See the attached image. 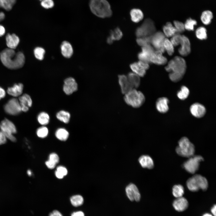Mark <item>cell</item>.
Returning <instances> with one entry per match:
<instances>
[{
	"label": "cell",
	"instance_id": "816d5d0a",
	"mask_svg": "<svg viewBox=\"0 0 216 216\" xmlns=\"http://www.w3.org/2000/svg\"><path fill=\"white\" fill-rule=\"evenodd\" d=\"M46 165L49 169H53L55 168L56 164L52 161L49 160L46 161L45 163Z\"/></svg>",
	"mask_w": 216,
	"mask_h": 216
},
{
	"label": "cell",
	"instance_id": "4dcf8cb0",
	"mask_svg": "<svg viewBox=\"0 0 216 216\" xmlns=\"http://www.w3.org/2000/svg\"><path fill=\"white\" fill-rule=\"evenodd\" d=\"M56 117L59 121L67 124L69 122L70 115L68 112L62 110L57 113Z\"/></svg>",
	"mask_w": 216,
	"mask_h": 216
},
{
	"label": "cell",
	"instance_id": "ffe728a7",
	"mask_svg": "<svg viewBox=\"0 0 216 216\" xmlns=\"http://www.w3.org/2000/svg\"><path fill=\"white\" fill-rule=\"evenodd\" d=\"M160 50L154 51L150 59L151 63L159 65H164L167 62V59Z\"/></svg>",
	"mask_w": 216,
	"mask_h": 216
},
{
	"label": "cell",
	"instance_id": "9f6ffc18",
	"mask_svg": "<svg viewBox=\"0 0 216 216\" xmlns=\"http://www.w3.org/2000/svg\"><path fill=\"white\" fill-rule=\"evenodd\" d=\"M5 33V29L2 26L0 25V36L3 35Z\"/></svg>",
	"mask_w": 216,
	"mask_h": 216
},
{
	"label": "cell",
	"instance_id": "e7e4bbea",
	"mask_svg": "<svg viewBox=\"0 0 216 216\" xmlns=\"http://www.w3.org/2000/svg\"><path fill=\"white\" fill-rule=\"evenodd\" d=\"M39 0L41 2V1H42V0Z\"/></svg>",
	"mask_w": 216,
	"mask_h": 216
},
{
	"label": "cell",
	"instance_id": "7c38bea8",
	"mask_svg": "<svg viewBox=\"0 0 216 216\" xmlns=\"http://www.w3.org/2000/svg\"><path fill=\"white\" fill-rule=\"evenodd\" d=\"M130 66L133 72L140 77L144 76L149 68L148 64L141 61L133 63Z\"/></svg>",
	"mask_w": 216,
	"mask_h": 216
},
{
	"label": "cell",
	"instance_id": "94428289",
	"mask_svg": "<svg viewBox=\"0 0 216 216\" xmlns=\"http://www.w3.org/2000/svg\"><path fill=\"white\" fill-rule=\"evenodd\" d=\"M202 216H213V215L210 214L206 213L203 214Z\"/></svg>",
	"mask_w": 216,
	"mask_h": 216
},
{
	"label": "cell",
	"instance_id": "bcb514c9",
	"mask_svg": "<svg viewBox=\"0 0 216 216\" xmlns=\"http://www.w3.org/2000/svg\"><path fill=\"white\" fill-rule=\"evenodd\" d=\"M173 22L176 33L180 34L184 31L185 29L184 25L183 23L178 21H174Z\"/></svg>",
	"mask_w": 216,
	"mask_h": 216
},
{
	"label": "cell",
	"instance_id": "c3c4849f",
	"mask_svg": "<svg viewBox=\"0 0 216 216\" xmlns=\"http://www.w3.org/2000/svg\"><path fill=\"white\" fill-rule=\"evenodd\" d=\"M49 160L56 164L59 162V158L57 154L55 153H52L49 155Z\"/></svg>",
	"mask_w": 216,
	"mask_h": 216
},
{
	"label": "cell",
	"instance_id": "30bf717a",
	"mask_svg": "<svg viewBox=\"0 0 216 216\" xmlns=\"http://www.w3.org/2000/svg\"><path fill=\"white\" fill-rule=\"evenodd\" d=\"M4 109L7 114L13 116L18 115L22 111L19 100L16 98L9 100L4 105Z\"/></svg>",
	"mask_w": 216,
	"mask_h": 216
},
{
	"label": "cell",
	"instance_id": "ba28073f",
	"mask_svg": "<svg viewBox=\"0 0 216 216\" xmlns=\"http://www.w3.org/2000/svg\"><path fill=\"white\" fill-rule=\"evenodd\" d=\"M0 128L7 138L13 142L16 141V138L13 135L16 133V129L11 121L6 118H4L0 123Z\"/></svg>",
	"mask_w": 216,
	"mask_h": 216
},
{
	"label": "cell",
	"instance_id": "6125c7cd",
	"mask_svg": "<svg viewBox=\"0 0 216 216\" xmlns=\"http://www.w3.org/2000/svg\"><path fill=\"white\" fill-rule=\"evenodd\" d=\"M27 173L29 176H31L32 175V172L30 170H28L27 171Z\"/></svg>",
	"mask_w": 216,
	"mask_h": 216
},
{
	"label": "cell",
	"instance_id": "f546056e",
	"mask_svg": "<svg viewBox=\"0 0 216 216\" xmlns=\"http://www.w3.org/2000/svg\"><path fill=\"white\" fill-rule=\"evenodd\" d=\"M164 34L167 37H172L176 33V30L172 24L170 22H167L163 27Z\"/></svg>",
	"mask_w": 216,
	"mask_h": 216
},
{
	"label": "cell",
	"instance_id": "8992f818",
	"mask_svg": "<svg viewBox=\"0 0 216 216\" xmlns=\"http://www.w3.org/2000/svg\"><path fill=\"white\" fill-rule=\"evenodd\" d=\"M177 153L182 157L189 158L194 155V145L186 137H182L178 142V145L176 149Z\"/></svg>",
	"mask_w": 216,
	"mask_h": 216
},
{
	"label": "cell",
	"instance_id": "db71d44e",
	"mask_svg": "<svg viewBox=\"0 0 216 216\" xmlns=\"http://www.w3.org/2000/svg\"><path fill=\"white\" fill-rule=\"evenodd\" d=\"M71 216H85V214L82 212L78 211L73 212Z\"/></svg>",
	"mask_w": 216,
	"mask_h": 216
},
{
	"label": "cell",
	"instance_id": "52a82bcc",
	"mask_svg": "<svg viewBox=\"0 0 216 216\" xmlns=\"http://www.w3.org/2000/svg\"><path fill=\"white\" fill-rule=\"evenodd\" d=\"M156 31L154 22L151 19H146L142 24L138 27L135 31L137 38L152 36Z\"/></svg>",
	"mask_w": 216,
	"mask_h": 216
},
{
	"label": "cell",
	"instance_id": "44dd1931",
	"mask_svg": "<svg viewBox=\"0 0 216 216\" xmlns=\"http://www.w3.org/2000/svg\"><path fill=\"white\" fill-rule=\"evenodd\" d=\"M19 101L22 111L24 112L28 111L29 107L32 106V100L30 96L27 94H25L20 96Z\"/></svg>",
	"mask_w": 216,
	"mask_h": 216
},
{
	"label": "cell",
	"instance_id": "8fae6325",
	"mask_svg": "<svg viewBox=\"0 0 216 216\" xmlns=\"http://www.w3.org/2000/svg\"><path fill=\"white\" fill-rule=\"evenodd\" d=\"M165 38V36L162 32H156L152 36L151 44L156 50H160L163 53H164L165 51L164 42Z\"/></svg>",
	"mask_w": 216,
	"mask_h": 216
},
{
	"label": "cell",
	"instance_id": "be15d7a7",
	"mask_svg": "<svg viewBox=\"0 0 216 216\" xmlns=\"http://www.w3.org/2000/svg\"><path fill=\"white\" fill-rule=\"evenodd\" d=\"M15 3L16 2V0H12Z\"/></svg>",
	"mask_w": 216,
	"mask_h": 216
},
{
	"label": "cell",
	"instance_id": "60d3db41",
	"mask_svg": "<svg viewBox=\"0 0 216 216\" xmlns=\"http://www.w3.org/2000/svg\"><path fill=\"white\" fill-rule=\"evenodd\" d=\"M152 36L137 38L136 40V42L139 46L142 47L147 45L151 44Z\"/></svg>",
	"mask_w": 216,
	"mask_h": 216
},
{
	"label": "cell",
	"instance_id": "7bdbcfd3",
	"mask_svg": "<svg viewBox=\"0 0 216 216\" xmlns=\"http://www.w3.org/2000/svg\"><path fill=\"white\" fill-rule=\"evenodd\" d=\"M174 46L180 45L182 41V35L180 34L176 33L172 37L170 40Z\"/></svg>",
	"mask_w": 216,
	"mask_h": 216
},
{
	"label": "cell",
	"instance_id": "e0dca14e",
	"mask_svg": "<svg viewBox=\"0 0 216 216\" xmlns=\"http://www.w3.org/2000/svg\"><path fill=\"white\" fill-rule=\"evenodd\" d=\"M118 81L121 91L123 94H125L134 89L130 83L127 76L124 74L118 76Z\"/></svg>",
	"mask_w": 216,
	"mask_h": 216
},
{
	"label": "cell",
	"instance_id": "f907efd6",
	"mask_svg": "<svg viewBox=\"0 0 216 216\" xmlns=\"http://www.w3.org/2000/svg\"><path fill=\"white\" fill-rule=\"evenodd\" d=\"M6 142V137L3 132L0 130V145L5 144Z\"/></svg>",
	"mask_w": 216,
	"mask_h": 216
},
{
	"label": "cell",
	"instance_id": "11a10c76",
	"mask_svg": "<svg viewBox=\"0 0 216 216\" xmlns=\"http://www.w3.org/2000/svg\"><path fill=\"white\" fill-rule=\"evenodd\" d=\"M6 94L4 89L0 86V100L4 97Z\"/></svg>",
	"mask_w": 216,
	"mask_h": 216
},
{
	"label": "cell",
	"instance_id": "3957f363",
	"mask_svg": "<svg viewBox=\"0 0 216 216\" xmlns=\"http://www.w3.org/2000/svg\"><path fill=\"white\" fill-rule=\"evenodd\" d=\"M89 6L92 12L98 17H109L112 15L110 4L106 0H90Z\"/></svg>",
	"mask_w": 216,
	"mask_h": 216
},
{
	"label": "cell",
	"instance_id": "f6af8a7d",
	"mask_svg": "<svg viewBox=\"0 0 216 216\" xmlns=\"http://www.w3.org/2000/svg\"><path fill=\"white\" fill-rule=\"evenodd\" d=\"M36 134L38 137L41 138L46 137L48 134V128L45 126H42L38 128L36 131Z\"/></svg>",
	"mask_w": 216,
	"mask_h": 216
},
{
	"label": "cell",
	"instance_id": "b9f144b4",
	"mask_svg": "<svg viewBox=\"0 0 216 216\" xmlns=\"http://www.w3.org/2000/svg\"><path fill=\"white\" fill-rule=\"evenodd\" d=\"M197 23L196 20L189 18L186 20L184 24L185 29L189 31H194V26L196 25Z\"/></svg>",
	"mask_w": 216,
	"mask_h": 216
},
{
	"label": "cell",
	"instance_id": "7dc6e473",
	"mask_svg": "<svg viewBox=\"0 0 216 216\" xmlns=\"http://www.w3.org/2000/svg\"><path fill=\"white\" fill-rule=\"evenodd\" d=\"M41 6L45 9H49L52 8L54 5L53 0H43L41 1Z\"/></svg>",
	"mask_w": 216,
	"mask_h": 216
},
{
	"label": "cell",
	"instance_id": "680465c9",
	"mask_svg": "<svg viewBox=\"0 0 216 216\" xmlns=\"http://www.w3.org/2000/svg\"><path fill=\"white\" fill-rule=\"evenodd\" d=\"M55 175L56 177L59 179L62 178L64 176L63 175L57 171V170H56L55 172Z\"/></svg>",
	"mask_w": 216,
	"mask_h": 216
},
{
	"label": "cell",
	"instance_id": "d6986e66",
	"mask_svg": "<svg viewBox=\"0 0 216 216\" xmlns=\"http://www.w3.org/2000/svg\"><path fill=\"white\" fill-rule=\"evenodd\" d=\"M172 206L176 211L183 212L188 208V203L185 198L182 196L176 198L173 202Z\"/></svg>",
	"mask_w": 216,
	"mask_h": 216
},
{
	"label": "cell",
	"instance_id": "4316f807",
	"mask_svg": "<svg viewBox=\"0 0 216 216\" xmlns=\"http://www.w3.org/2000/svg\"><path fill=\"white\" fill-rule=\"evenodd\" d=\"M123 34L120 29L117 27L110 31V35L107 39V42L111 44L115 40H118L122 37Z\"/></svg>",
	"mask_w": 216,
	"mask_h": 216
},
{
	"label": "cell",
	"instance_id": "ab89813d",
	"mask_svg": "<svg viewBox=\"0 0 216 216\" xmlns=\"http://www.w3.org/2000/svg\"><path fill=\"white\" fill-rule=\"evenodd\" d=\"M14 4L12 0H0V8L7 11L10 10Z\"/></svg>",
	"mask_w": 216,
	"mask_h": 216
},
{
	"label": "cell",
	"instance_id": "f35d334b",
	"mask_svg": "<svg viewBox=\"0 0 216 216\" xmlns=\"http://www.w3.org/2000/svg\"><path fill=\"white\" fill-rule=\"evenodd\" d=\"M197 38L201 40H205L207 38V30L203 27H200L197 29L195 32Z\"/></svg>",
	"mask_w": 216,
	"mask_h": 216
},
{
	"label": "cell",
	"instance_id": "d6a6232c",
	"mask_svg": "<svg viewBox=\"0 0 216 216\" xmlns=\"http://www.w3.org/2000/svg\"><path fill=\"white\" fill-rule=\"evenodd\" d=\"M213 17V14L211 11L208 10H206L202 13L201 16V20L204 24L207 25L211 22Z\"/></svg>",
	"mask_w": 216,
	"mask_h": 216
},
{
	"label": "cell",
	"instance_id": "83f0119b",
	"mask_svg": "<svg viewBox=\"0 0 216 216\" xmlns=\"http://www.w3.org/2000/svg\"><path fill=\"white\" fill-rule=\"evenodd\" d=\"M130 15L131 20L135 23L140 22L143 19L144 16L142 10L137 8L132 9L130 11Z\"/></svg>",
	"mask_w": 216,
	"mask_h": 216
},
{
	"label": "cell",
	"instance_id": "8d00e7d4",
	"mask_svg": "<svg viewBox=\"0 0 216 216\" xmlns=\"http://www.w3.org/2000/svg\"><path fill=\"white\" fill-rule=\"evenodd\" d=\"M164 46L167 54L169 56H172L174 52V46L170 40L167 38H165L164 42Z\"/></svg>",
	"mask_w": 216,
	"mask_h": 216
},
{
	"label": "cell",
	"instance_id": "681fc988",
	"mask_svg": "<svg viewBox=\"0 0 216 216\" xmlns=\"http://www.w3.org/2000/svg\"><path fill=\"white\" fill-rule=\"evenodd\" d=\"M56 170L64 176L67 175L68 173L67 169L65 167L62 166L58 167Z\"/></svg>",
	"mask_w": 216,
	"mask_h": 216
},
{
	"label": "cell",
	"instance_id": "f1b7e54d",
	"mask_svg": "<svg viewBox=\"0 0 216 216\" xmlns=\"http://www.w3.org/2000/svg\"><path fill=\"white\" fill-rule=\"evenodd\" d=\"M127 76L133 88L139 87L140 82V76L134 72L129 73Z\"/></svg>",
	"mask_w": 216,
	"mask_h": 216
},
{
	"label": "cell",
	"instance_id": "ac0fdd59",
	"mask_svg": "<svg viewBox=\"0 0 216 216\" xmlns=\"http://www.w3.org/2000/svg\"><path fill=\"white\" fill-rule=\"evenodd\" d=\"M181 47L178 50L179 53L183 56L188 55L191 51L190 44L189 39L185 36L182 35V41Z\"/></svg>",
	"mask_w": 216,
	"mask_h": 216
},
{
	"label": "cell",
	"instance_id": "d4e9b609",
	"mask_svg": "<svg viewBox=\"0 0 216 216\" xmlns=\"http://www.w3.org/2000/svg\"><path fill=\"white\" fill-rule=\"evenodd\" d=\"M23 85L21 83L15 84L12 87H8L7 92L8 94L15 97L20 95L22 92Z\"/></svg>",
	"mask_w": 216,
	"mask_h": 216
},
{
	"label": "cell",
	"instance_id": "6f0895ef",
	"mask_svg": "<svg viewBox=\"0 0 216 216\" xmlns=\"http://www.w3.org/2000/svg\"><path fill=\"white\" fill-rule=\"evenodd\" d=\"M216 206L215 204H214L213 206L212 207L211 211V212H212V215L214 216H216Z\"/></svg>",
	"mask_w": 216,
	"mask_h": 216
},
{
	"label": "cell",
	"instance_id": "603a6c76",
	"mask_svg": "<svg viewBox=\"0 0 216 216\" xmlns=\"http://www.w3.org/2000/svg\"><path fill=\"white\" fill-rule=\"evenodd\" d=\"M6 44L8 48L14 50L20 42L19 37L15 34H8L6 37Z\"/></svg>",
	"mask_w": 216,
	"mask_h": 216
},
{
	"label": "cell",
	"instance_id": "484cf974",
	"mask_svg": "<svg viewBox=\"0 0 216 216\" xmlns=\"http://www.w3.org/2000/svg\"><path fill=\"white\" fill-rule=\"evenodd\" d=\"M61 49L62 55L66 58H69L72 56L73 50L71 44L69 42L64 41L62 43Z\"/></svg>",
	"mask_w": 216,
	"mask_h": 216
},
{
	"label": "cell",
	"instance_id": "2e32d148",
	"mask_svg": "<svg viewBox=\"0 0 216 216\" xmlns=\"http://www.w3.org/2000/svg\"><path fill=\"white\" fill-rule=\"evenodd\" d=\"M190 111L194 117L200 118L205 115L206 110L204 106L199 103H196L190 106Z\"/></svg>",
	"mask_w": 216,
	"mask_h": 216
},
{
	"label": "cell",
	"instance_id": "ee69618b",
	"mask_svg": "<svg viewBox=\"0 0 216 216\" xmlns=\"http://www.w3.org/2000/svg\"><path fill=\"white\" fill-rule=\"evenodd\" d=\"M45 53V50L41 47H37L34 50V54L35 57L40 60L43 59Z\"/></svg>",
	"mask_w": 216,
	"mask_h": 216
},
{
	"label": "cell",
	"instance_id": "5b68a950",
	"mask_svg": "<svg viewBox=\"0 0 216 216\" xmlns=\"http://www.w3.org/2000/svg\"><path fill=\"white\" fill-rule=\"evenodd\" d=\"M186 185L188 189L192 192H196L201 189L206 190L208 186L206 179L202 176L196 174L189 178L187 181Z\"/></svg>",
	"mask_w": 216,
	"mask_h": 216
},
{
	"label": "cell",
	"instance_id": "d590c367",
	"mask_svg": "<svg viewBox=\"0 0 216 216\" xmlns=\"http://www.w3.org/2000/svg\"><path fill=\"white\" fill-rule=\"evenodd\" d=\"M70 200L71 204L76 207L81 206L84 202L83 197L79 195H76L71 196Z\"/></svg>",
	"mask_w": 216,
	"mask_h": 216
},
{
	"label": "cell",
	"instance_id": "91938a15",
	"mask_svg": "<svg viewBox=\"0 0 216 216\" xmlns=\"http://www.w3.org/2000/svg\"><path fill=\"white\" fill-rule=\"evenodd\" d=\"M5 16L3 12H0V22L4 19Z\"/></svg>",
	"mask_w": 216,
	"mask_h": 216
},
{
	"label": "cell",
	"instance_id": "7a4b0ae2",
	"mask_svg": "<svg viewBox=\"0 0 216 216\" xmlns=\"http://www.w3.org/2000/svg\"><path fill=\"white\" fill-rule=\"evenodd\" d=\"M165 70L170 72L169 77L172 82H176L183 78L186 70V64L184 59L176 56L171 60L165 67Z\"/></svg>",
	"mask_w": 216,
	"mask_h": 216
},
{
	"label": "cell",
	"instance_id": "836d02e7",
	"mask_svg": "<svg viewBox=\"0 0 216 216\" xmlns=\"http://www.w3.org/2000/svg\"><path fill=\"white\" fill-rule=\"evenodd\" d=\"M50 119V117L48 114L44 112L40 113L37 117L38 122L40 124L43 125L48 124L49 123Z\"/></svg>",
	"mask_w": 216,
	"mask_h": 216
},
{
	"label": "cell",
	"instance_id": "277c9868",
	"mask_svg": "<svg viewBox=\"0 0 216 216\" xmlns=\"http://www.w3.org/2000/svg\"><path fill=\"white\" fill-rule=\"evenodd\" d=\"M124 99L128 105L138 108L144 103L145 98L141 92L134 88L124 94Z\"/></svg>",
	"mask_w": 216,
	"mask_h": 216
},
{
	"label": "cell",
	"instance_id": "9a60e30c",
	"mask_svg": "<svg viewBox=\"0 0 216 216\" xmlns=\"http://www.w3.org/2000/svg\"><path fill=\"white\" fill-rule=\"evenodd\" d=\"M77 83L73 78L70 77L64 80L63 91L66 94L70 95L77 91Z\"/></svg>",
	"mask_w": 216,
	"mask_h": 216
},
{
	"label": "cell",
	"instance_id": "7402d4cb",
	"mask_svg": "<svg viewBox=\"0 0 216 216\" xmlns=\"http://www.w3.org/2000/svg\"><path fill=\"white\" fill-rule=\"evenodd\" d=\"M169 100L166 97H161L157 100L156 107L157 110L160 113H165L169 110Z\"/></svg>",
	"mask_w": 216,
	"mask_h": 216
},
{
	"label": "cell",
	"instance_id": "e575fe53",
	"mask_svg": "<svg viewBox=\"0 0 216 216\" xmlns=\"http://www.w3.org/2000/svg\"><path fill=\"white\" fill-rule=\"evenodd\" d=\"M184 189L181 184L174 185L172 188V194L176 198L182 196L184 193Z\"/></svg>",
	"mask_w": 216,
	"mask_h": 216
},
{
	"label": "cell",
	"instance_id": "4fadbf2b",
	"mask_svg": "<svg viewBox=\"0 0 216 216\" xmlns=\"http://www.w3.org/2000/svg\"><path fill=\"white\" fill-rule=\"evenodd\" d=\"M126 195L128 199L131 201L139 202L141 199V195L136 186L130 183L125 188Z\"/></svg>",
	"mask_w": 216,
	"mask_h": 216
},
{
	"label": "cell",
	"instance_id": "9c48e42d",
	"mask_svg": "<svg viewBox=\"0 0 216 216\" xmlns=\"http://www.w3.org/2000/svg\"><path fill=\"white\" fill-rule=\"evenodd\" d=\"M183 164V166L188 172L194 173L199 169L200 163L204 160L203 158L199 155H193Z\"/></svg>",
	"mask_w": 216,
	"mask_h": 216
},
{
	"label": "cell",
	"instance_id": "74e56055",
	"mask_svg": "<svg viewBox=\"0 0 216 216\" xmlns=\"http://www.w3.org/2000/svg\"><path fill=\"white\" fill-rule=\"evenodd\" d=\"M190 93L189 89L186 86H183L177 93L178 98L181 100H184L188 96Z\"/></svg>",
	"mask_w": 216,
	"mask_h": 216
},
{
	"label": "cell",
	"instance_id": "6da1fadb",
	"mask_svg": "<svg viewBox=\"0 0 216 216\" xmlns=\"http://www.w3.org/2000/svg\"><path fill=\"white\" fill-rule=\"evenodd\" d=\"M0 58L3 64L11 69L21 68L25 62V56L22 52H16L14 50L9 48L4 49L0 52Z\"/></svg>",
	"mask_w": 216,
	"mask_h": 216
},
{
	"label": "cell",
	"instance_id": "5bb4252c",
	"mask_svg": "<svg viewBox=\"0 0 216 216\" xmlns=\"http://www.w3.org/2000/svg\"><path fill=\"white\" fill-rule=\"evenodd\" d=\"M154 51V48L151 44L142 46L141 51L138 55V58L140 61L149 64L151 63V58Z\"/></svg>",
	"mask_w": 216,
	"mask_h": 216
},
{
	"label": "cell",
	"instance_id": "1f68e13d",
	"mask_svg": "<svg viewBox=\"0 0 216 216\" xmlns=\"http://www.w3.org/2000/svg\"><path fill=\"white\" fill-rule=\"evenodd\" d=\"M55 135L58 140L61 141L66 140L69 135L68 132L65 128H60L58 129L56 132Z\"/></svg>",
	"mask_w": 216,
	"mask_h": 216
},
{
	"label": "cell",
	"instance_id": "cb8c5ba5",
	"mask_svg": "<svg viewBox=\"0 0 216 216\" xmlns=\"http://www.w3.org/2000/svg\"><path fill=\"white\" fill-rule=\"evenodd\" d=\"M141 166L143 168L152 169L154 167V163L152 158L147 155H142L138 159Z\"/></svg>",
	"mask_w": 216,
	"mask_h": 216
},
{
	"label": "cell",
	"instance_id": "f5cc1de1",
	"mask_svg": "<svg viewBox=\"0 0 216 216\" xmlns=\"http://www.w3.org/2000/svg\"><path fill=\"white\" fill-rule=\"evenodd\" d=\"M49 216H63V215L59 211L54 210L49 214Z\"/></svg>",
	"mask_w": 216,
	"mask_h": 216
}]
</instances>
